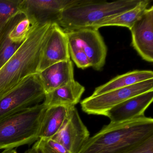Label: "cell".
Returning <instances> with one entry per match:
<instances>
[{
    "instance_id": "1",
    "label": "cell",
    "mask_w": 153,
    "mask_h": 153,
    "mask_svg": "<svg viewBox=\"0 0 153 153\" xmlns=\"http://www.w3.org/2000/svg\"><path fill=\"white\" fill-rule=\"evenodd\" d=\"M153 137V119L145 115L111 123L89 137L78 153H120Z\"/></svg>"
},
{
    "instance_id": "2",
    "label": "cell",
    "mask_w": 153,
    "mask_h": 153,
    "mask_svg": "<svg viewBox=\"0 0 153 153\" xmlns=\"http://www.w3.org/2000/svg\"><path fill=\"white\" fill-rule=\"evenodd\" d=\"M52 24L33 26L26 39L0 69V97L27 77L38 74Z\"/></svg>"
},
{
    "instance_id": "3",
    "label": "cell",
    "mask_w": 153,
    "mask_h": 153,
    "mask_svg": "<svg viewBox=\"0 0 153 153\" xmlns=\"http://www.w3.org/2000/svg\"><path fill=\"white\" fill-rule=\"evenodd\" d=\"M141 0H78L63 10L56 23L64 32L94 28L97 25L135 7Z\"/></svg>"
},
{
    "instance_id": "4",
    "label": "cell",
    "mask_w": 153,
    "mask_h": 153,
    "mask_svg": "<svg viewBox=\"0 0 153 153\" xmlns=\"http://www.w3.org/2000/svg\"><path fill=\"white\" fill-rule=\"evenodd\" d=\"M47 108L42 102L0 120V149H14L37 141Z\"/></svg>"
},
{
    "instance_id": "5",
    "label": "cell",
    "mask_w": 153,
    "mask_h": 153,
    "mask_svg": "<svg viewBox=\"0 0 153 153\" xmlns=\"http://www.w3.org/2000/svg\"><path fill=\"white\" fill-rule=\"evenodd\" d=\"M45 95L38 74L27 77L0 97V120L40 104Z\"/></svg>"
},
{
    "instance_id": "6",
    "label": "cell",
    "mask_w": 153,
    "mask_h": 153,
    "mask_svg": "<svg viewBox=\"0 0 153 153\" xmlns=\"http://www.w3.org/2000/svg\"><path fill=\"white\" fill-rule=\"evenodd\" d=\"M151 91H153V79L96 96H90L82 100L80 105L82 111L87 114L104 115L108 110L125 100Z\"/></svg>"
},
{
    "instance_id": "7",
    "label": "cell",
    "mask_w": 153,
    "mask_h": 153,
    "mask_svg": "<svg viewBox=\"0 0 153 153\" xmlns=\"http://www.w3.org/2000/svg\"><path fill=\"white\" fill-rule=\"evenodd\" d=\"M64 32L68 44L84 51L91 67L97 71L102 68L106 60L107 47L98 29L86 28Z\"/></svg>"
},
{
    "instance_id": "8",
    "label": "cell",
    "mask_w": 153,
    "mask_h": 153,
    "mask_svg": "<svg viewBox=\"0 0 153 153\" xmlns=\"http://www.w3.org/2000/svg\"><path fill=\"white\" fill-rule=\"evenodd\" d=\"M78 0H21V12L32 26H42L56 23L59 15Z\"/></svg>"
},
{
    "instance_id": "9",
    "label": "cell",
    "mask_w": 153,
    "mask_h": 153,
    "mask_svg": "<svg viewBox=\"0 0 153 153\" xmlns=\"http://www.w3.org/2000/svg\"><path fill=\"white\" fill-rule=\"evenodd\" d=\"M90 137V133L80 118L75 106L59 131L52 138L66 148L71 153H78Z\"/></svg>"
},
{
    "instance_id": "10",
    "label": "cell",
    "mask_w": 153,
    "mask_h": 153,
    "mask_svg": "<svg viewBox=\"0 0 153 153\" xmlns=\"http://www.w3.org/2000/svg\"><path fill=\"white\" fill-rule=\"evenodd\" d=\"M132 45L141 58L153 62V7L148 8L129 29Z\"/></svg>"
},
{
    "instance_id": "11",
    "label": "cell",
    "mask_w": 153,
    "mask_h": 153,
    "mask_svg": "<svg viewBox=\"0 0 153 153\" xmlns=\"http://www.w3.org/2000/svg\"><path fill=\"white\" fill-rule=\"evenodd\" d=\"M70 58L67 35L57 23H53L44 48L39 73L57 62L69 60Z\"/></svg>"
},
{
    "instance_id": "12",
    "label": "cell",
    "mask_w": 153,
    "mask_h": 153,
    "mask_svg": "<svg viewBox=\"0 0 153 153\" xmlns=\"http://www.w3.org/2000/svg\"><path fill=\"white\" fill-rule=\"evenodd\" d=\"M153 101V91L138 95L125 100L105 113L111 123H118L145 115L144 113Z\"/></svg>"
},
{
    "instance_id": "13",
    "label": "cell",
    "mask_w": 153,
    "mask_h": 153,
    "mask_svg": "<svg viewBox=\"0 0 153 153\" xmlns=\"http://www.w3.org/2000/svg\"><path fill=\"white\" fill-rule=\"evenodd\" d=\"M38 76L45 94L75 80L71 60L55 63L38 73Z\"/></svg>"
},
{
    "instance_id": "14",
    "label": "cell",
    "mask_w": 153,
    "mask_h": 153,
    "mask_svg": "<svg viewBox=\"0 0 153 153\" xmlns=\"http://www.w3.org/2000/svg\"><path fill=\"white\" fill-rule=\"evenodd\" d=\"M85 91V87L74 80L45 94L43 102L47 107L60 105L75 106L79 102Z\"/></svg>"
},
{
    "instance_id": "15",
    "label": "cell",
    "mask_w": 153,
    "mask_h": 153,
    "mask_svg": "<svg viewBox=\"0 0 153 153\" xmlns=\"http://www.w3.org/2000/svg\"><path fill=\"white\" fill-rule=\"evenodd\" d=\"M72 107L60 105L47 107L41 123L39 138H52L62 127Z\"/></svg>"
},
{
    "instance_id": "16",
    "label": "cell",
    "mask_w": 153,
    "mask_h": 153,
    "mask_svg": "<svg viewBox=\"0 0 153 153\" xmlns=\"http://www.w3.org/2000/svg\"><path fill=\"white\" fill-rule=\"evenodd\" d=\"M153 79L152 71L135 70L130 71L117 76L105 84L96 88L91 96H96L114 89L127 87Z\"/></svg>"
},
{
    "instance_id": "17",
    "label": "cell",
    "mask_w": 153,
    "mask_h": 153,
    "mask_svg": "<svg viewBox=\"0 0 153 153\" xmlns=\"http://www.w3.org/2000/svg\"><path fill=\"white\" fill-rule=\"evenodd\" d=\"M150 2V0H141L135 7L101 23L94 28L98 29L103 27L120 26L126 27L130 29L144 14L149 7Z\"/></svg>"
},
{
    "instance_id": "18",
    "label": "cell",
    "mask_w": 153,
    "mask_h": 153,
    "mask_svg": "<svg viewBox=\"0 0 153 153\" xmlns=\"http://www.w3.org/2000/svg\"><path fill=\"white\" fill-rule=\"evenodd\" d=\"M21 1V0H0V33L12 17L22 12Z\"/></svg>"
},
{
    "instance_id": "19",
    "label": "cell",
    "mask_w": 153,
    "mask_h": 153,
    "mask_svg": "<svg viewBox=\"0 0 153 153\" xmlns=\"http://www.w3.org/2000/svg\"><path fill=\"white\" fill-rule=\"evenodd\" d=\"M32 148L36 153H71L61 144L52 138H39Z\"/></svg>"
},
{
    "instance_id": "20",
    "label": "cell",
    "mask_w": 153,
    "mask_h": 153,
    "mask_svg": "<svg viewBox=\"0 0 153 153\" xmlns=\"http://www.w3.org/2000/svg\"><path fill=\"white\" fill-rule=\"evenodd\" d=\"M33 26L30 20L25 16L10 31V39L16 43H22L27 38Z\"/></svg>"
},
{
    "instance_id": "21",
    "label": "cell",
    "mask_w": 153,
    "mask_h": 153,
    "mask_svg": "<svg viewBox=\"0 0 153 153\" xmlns=\"http://www.w3.org/2000/svg\"><path fill=\"white\" fill-rule=\"evenodd\" d=\"M70 57L79 68L85 69L91 67L90 62L84 51L74 45L68 44Z\"/></svg>"
},
{
    "instance_id": "22",
    "label": "cell",
    "mask_w": 153,
    "mask_h": 153,
    "mask_svg": "<svg viewBox=\"0 0 153 153\" xmlns=\"http://www.w3.org/2000/svg\"><path fill=\"white\" fill-rule=\"evenodd\" d=\"M120 153H153V137L133 148Z\"/></svg>"
},
{
    "instance_id": "23",
    "label": "cell",
    "mask_w": 153,
    "mask_h": 153,
    "mask_svg": "<svg viewBox=\"0 0 153 153\" xmlns=\"http://www.w3.org/2000/svg\"><path fill=\"white\" fill-rule=\"evenodd\" d=\"M0 153H18L16 149H6V150H3L2 152Z\"/></svg>"
},
{
    "instance_id": "24",
    "label": "cell",
    "mask_w": 153,
    "mask_h": 153,
    "mask_svg": "<svg viewBox=\"0 0 153 153\" xmlns=\"http://www.w3.org/2000/svg\"><path fill=\"white\" fill-rule=\"evenodd\" d=\"M25 153H36L32 148L29 149L25 152Z\"/></svg>"
}]
</instances>
